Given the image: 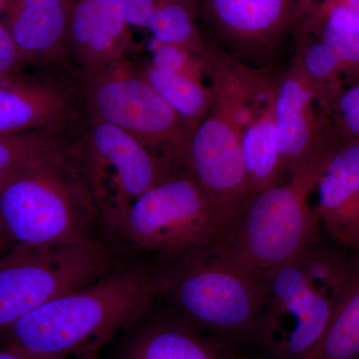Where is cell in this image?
I'll use <instances>...</instances> for the list:
<instances>
[{"mask_svg":"<svg viewBox=\"0 0 359 359\" xmlns=\"http://www.w3.org/2000/svg\"><path fill=\"white\" fill-rule=\"evenodd\" d=\"M276 116L285 181L299 175L320 177L339 138L316 88L292 61L278 76Z\"/></svg>","mask_w":359,"mask_h":359,"instance_id":"obj_13","label":"cell"},{"mask_svg":"<svg viewBox=\"0 0 359 359\" xmlns=\"http://www.w3.org/2000/svg\"><path fill=\"white\" fill-rule=\"evenodd\" d=\"M198 20L245 63L269 58L304 18L302 0H197Z\"/></svg>","mask_w":359,"mask_h":359,"instance_id":"obj_12","label":"cell"},{"mask_svg":"<svg viewBox=\"0 0 359 359\" xmlns=\"http://www.w3.org/2000/svg\"><path fill=\"white\" fill-rule=\"evenodd\" d=\"M304 359H359V252L327 332Z\"/></svg>","mask_w":359,"mask_h":359,"instance_id":"obj_19","label":"cell"},{"mask_svg":"<svg viewBox=\"0 0 359 359\" xmlns=\"http://www.w3.org/2000/svg\"><path fill=\"white\" fill-rule=\"evenodd\" d=\"M82 140L81 129L0 135V175L42 156L76 148Z\"/></svg>","mask_w":359,"mask_h":359,"instance_id":"obj_21","label":"cell"},{"mask_svg":"<svg viewBox=\"0 0 359 359\" xmlns=\"http://www.w3.org/2000/svg\"><path fill=\"white\" fill-rule=\"evenodd\" d=\"M82 103V85L75 89L56 78L21 73L0 78V135L81 129Z\"/></svg>","mask_w":359,"mask_h":359,"instance_id":"obj_14","label":"cell"},{"mask_svg":"<svg viewBox=\"0 0 359 359\" xmlns=\"http://www.w3.org/2000/svg\"><path fill=\"white\" fill-rule=\"evenodd\" d=\"M75 0H11L4 13L23 65H49L67 54Z\"/></svg>","mask_w":359,"mask_h":359,"instance_id":"obj_17","label":"cell"},{"mask_svg":"<svg viewBox=\"0 0 359 359\" xmlns=\"http://www.w3.org/2000/svg\"><path fill=\"white\" fill-rule=\"evenodd\" d=\"M86 112L124 130L176 166L184 168L195 128L126 63L82 77Z\"/></svg>","mask_w":359,"mask_h":359,"instance_id":"obj_8","label":"cell"},{"mask_svg":"<svg viewBox=\"0 0 359 359\" xmlns=\"http://www.w3.org/2000/svg\"><path fill=\"white\" fill-rule=\"evenodd\" d=\"M328 118L337 138L359 142V80L339 94Z\"/></svg>","mask_w":359,"mask_h":359,"instance_id":"obj_22","label":"cell"},{"mask_svg":"<svg viewBox=\"0 0 359 359\" xmlns=\"http://www.w3.org/2000/svg\"><path fill=\"white\" fill-rule=\"evenodd\" d=\"M118 359H249L228 342L201 332L176 313L148 320Z\"/></svg>","mask_w":359,"mask_h":359,"instance_id":"obj_18","label":"cell"},{"mask_svg":"<svg viewBox=\"0 0 359 359\" xmlns=\"http://www.w3.org/2000/svg\"><path fill=\"white\" fill-rule=\"evenodd\" d=\"M314 191L321 230L337 244L359 252V142L339 139Z\"/></svg>","mask_w":359,"mask_h":359,"instance_id":"obj_16","label":"cell"},{"mask_svg":"<svg viewBox=\"0 0 359 359\" xmlns=\"http://www.w3.org/2000/svg\"><path fill=\"white\" fill-rule=\"evenodd\" d=\"M83 157L89 178L108 168L114 173L101 211V222L109 231L137 198L181 168L124 130L88 114Z\"/></svg>","mask_w":359,"mask_h":359,"instance_id":"obj_10","label":"cell"},{"mask_svg":"<svg viewBox=\"0 0 359 359\" xmlns=\"http://www.w3.org/2000/svg\"><path fill=\"white\" fill-rule=\"evenodd\" d=\"M151 63L159 69L180 73L201 81H204L207 77L203 59L178 47L159 44Z\"/></svg>","mask_w":359,"mask_h":359,"instance_id":"obj_23","label":"cell"},{"mask_svg":"<svg viewBox=\"0 0 359 359\" xmlns=\"http://www.w3.org/2000/svg\"><path fill=\"white\" fill-rule=\"evenodd\" d=\"M156 6L157 0H123L127 23L133 27L148 29Z\"/></svg>","mask_w":359,"mask_h":359,"instance_id":"obj_25","label":"cell"},{"mask_svg":"<svg viewBox=\"0 0 359 359\" xmlns=\"http://www.w3.org/2000/svg\"><path fill=\"white\" fill-rule=\"evenodd\" d=\"M116 266L107 244L15 245L0 256V334L47 302L82 289Z\"/></svg>","mask_w":359,"mask_h":359,"instance_id":"obj_5","label":"cell"},{"mask_svg":"<svg viewBox=\"0 0 359 359\" xmlns=\"http://www.w3.org/2000/svg\"><path fill=\"white\" fill-rule=\"evenodd\" d=\"M123 0H75L67 53L90 77L124 62L130 46Z\"/></svg>","mask_w":359,"mask_h":359,"instance_id":"obj_15","label":"cell"},{"mask_svg":"<svg viewBox=\"0 0 359 359\" xmlns=\"http://www.w3.org/2000/svg\"><path fill=\"white\" fill-rule=\"evenodd\" d=\"M83 147L84 142L0 175V219L14 244H72L95 238L100 212Z\"/></svg>","mask_w":359,"mask_h":359,"instance_id":"obj_2","label":"cell"},{"mask_svg":"<svg viewBox=\"0 0 359 359\" xmlns=\"http://www.w3.org/2000/svg\"><path fill=\"white\" fill-rule=\"evenodd\" d=\"M207 242L163 269L161 295H166L177 316L205 334L230 344L259 341L269 308L266 275L229 264Z\"/></svg>","mask_w":359,"mask_h":359,"instance_id":"obj_3","label":"cell"},{"mask_svg":"<svg viewBox=\"0 0 359 359\" xmlns=\"http://www.w3.org/2000/svg\"><path fill=\"white\" fill-rule=\"evenodd\" d=\"M141 74L194 128H197L209 114L214 103V93L212 87L205 86L204 81L180 73L159 69L151 62Z\"/></svg>","mask_w":359,"mask_h":359,"instance_id":"obj_20","label":"cell"},{"mask_svg":"<svg viewBox=\"0 0 359 359\" xmlns=\"http://www.w3.org/2000/svg\"><path fill=\"white\" fill-rule=\"evenodd\" d=\"M204 65L212 104L230 117L242 137L250 195L282 183L276 116L278 76L216 46L208 51Z\"/></svg>","mask_w":359,"mask_h":359,"instance_id":"obj_6","label":"cell"},{"mask_svg":"<svg viewBox=\"0 0 359 359\" xmlns=\"http://www.w3.org/2000/svg\"><path fill=\"white\" fill-rule=\"evenodd\" d=\"M13 238L7 231L6 226L2 223L1 219H0V256L4 255L7 250H11V248L14 247Z\"/></svg>","mask_w":359,"mask_h":359,"instance_id":"obj_27","label":"cell"},{"mask_svg":"<svg viewBox=\"0 0 359 359\" xmlns=\"http://www.w3.org/2000/svg\"><path fill=\"white\" fill-rule=\"evenodd\" d=\"M218 230L211 201L193 175L178 168L137 198L111 231L135 249L174 261Z\"/></svg>","mask_w":359,"mask_h":359,"instance_id":"obj_7","label":"cell"},{"mask_svg":"<svg viewBox=\"0 0 359 359\" xmlns=\"http://www.w3.org/2000/svg\"><path fill=\"white\" fill-rule=\"evenodd\" d=\"M0 359H95L94 356L82 358H45V356L33 355L21 353V351H14V349L0 347Z\"/></svg>","mask_w":359,"mask_h":359,"instance_id":"obj_26","label":"cell"},{"mask_svg":"<svg viewBox=\"0 0 359 359\" xmlns=\"http://www.w3.org/2000/svg\"><path fill=\"white\" fill-rule=\"evenodd\" d=\"M318 177L299 175L256 194L207 245L250 273L266 275L302 256L320 235L309 198Z\"/></svg>","mask_w":359,"mask_h":359,"instance_id":"obj_4","label":"cell"},{"mask_svg":"<svg viewBox=\"0 0 359 359\" xmlns=\"http://www.w3.org/2000/svg\"><path fill=\"white\" fill-rule=\"evenodd\" d=\"M266 278L269 308L259 342L271 359L306 358L327 332L348 278L314 280L297 259Z\"/></svg>","mask_w":359,"mask_h":359,"instance_id":"obj_9","label":"cell"},{"mask_svg":"<svg viewBox=\"0 0 359 359\" xmlns=\"http://www.w3.org/2000/svg\"><path fill=\"white\" fill-rule=\"evenodd\" d=\"M184 168L211 201L218 217V231L252 199L242 137L230 117L214 104L194 131Z\"/></svg>","mask_w":359,"mask_h":359,"instance_id":"obj_11","label":"cell"},{"mask_svg":"<svg viewBox=\"0 0 359 359\" xmlns=\"http://www.w3.org/2000/svg\"><path fill=\"white\" fill-rule=\"evenodd\" d=\"M316 0H302V7H304V16L309 13V9L316 4Z\"/></svg>","mask_w":359,"mask_h":359,"instance_id":"obj_28","label":"cell"},{"mask_svg":"<svg viewBox=\"0 0 359 359\" xmlns=\"http://www.w3.org/2000/svg\"><path fill=\"white\" fill-rule=\"evenodd\" d=\"M162 287L163 269L116 266L95 283L26 314L0 334L1 347L45 358L94 356L143 318Z\"/></svg>","mask_w":359,"mask_h":359,"instance_id":"obj_1","label":"cell"},{"mask_svg":"<svg viewBox=\"0 0 359 359\" xmlns=\"http://www.w3.org/2000/svg\"><path fill=\"white\" fill-rule=\"evenodd\" d=\"M23 66L13 35L0 16V78L20 73Z\"/></svg>","mask_w":359,"mask_h":359,"instance_id":"obj_24","label":"cell"}]
</instances>
